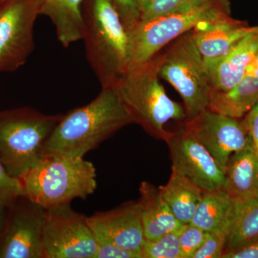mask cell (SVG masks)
<instances>
[{
  "label": "cell",
  "instance_id": "obj_1",
  "mask_svg": "<svg viewBox=\"0 0 258 258\" xmlns=\"http://www.w3.org/2000/svg\"><path fill=\"white\" fill-rule=\"evenodd\" d=\"M132 123L115 88H102L91 103L62 115L45 142L42 158L84 157Z\"/></svg>",
  "mask_w": 258,
  "mask_h": 258
},
{
  "label": "cell",
  "instance_id": "obj_2",
  "mask_svg": "<svg viewBox=\"0 0 258 258\" xmlns=\"http://www.w3.org/2000/svg\"><path fill=\"white\" fill-rule=\"evenodd\" d=\"M86 57L102 88L115 86L126 73L128 33L111 0H83Z\"/></svg>",
  "mask_w": 258,
  "mask_h": 258
},
{
  "label": "cell",
  "instance_id": "obj_3",
  "mask_svg": "<svg viewBox=\"0 0 258 258\" xmlns=\"http://www.w3.org/2000/svg\"><path fill=\"white\" fill-rule=\"evenodd\" d=\"M133 123L154 138L165 141L171 132L169 120L186 118L184 107L172 101L159 82L157 54L147 62L127 71L113 86Z\"/></svg>",
  "mask_w": 258,
  "mask_h": 258
},
{
  "label": "cell",
  "instance_id": "obj_4",
  "mask_svg": "<svg viewBox=\"0 0 258 258\" xmlns=\"http://www.w3.org/2000/svg\"><path fill=\"white\" fill-rule=\"evenodd\" d=\"M96 169L83 157H50L20 179L23 195L46 209L85 200L97 187Z\"/></svg>",
  "mask_w": 258,
  "mask_h": 258
},
{
  "label": "cell",
  "instance_id": "obj_5",
  "mask_svg": "<svg viewBox=\"0 0 258 258\" xmlns=\"http://www.w3.org/2000/svg\"><path fill=\"white\" fill-rule=\"evenodd\" d=\"M63 114L47 115L30 107L0 111V160L20 179L42 159V151Z\"/></svg>",
  "mask_w": 258,
  "mask_h": 258
},
{
  "label": "cell",
  "instance_id": "obj_6",
  "mask_svg": "<svg viewBox=\"0 0 258 258\" xmlns=\"http://www.w3.org/2000/svg\"><path fill=\"white\" fill-rule=\"evenodd\" d=\"M170 43L164 52L157 54L159 76L179 93L184 101V120H189L208 108L212 88L192 30Z\"/></svg>",
  "mask_w": 258,
  "mask_h": 258
},
{
  "label": "cell",
  "instance_id": "obj_7",
  "mask_svg": "<svg viewBox=\"0 0 258 258\" xmlns=\"http://www.w3.org/2000/svg\"><path fill=\"white\" fill-rule=\"evenodd\" d=\"M231 15L230 0H207L185 13L139 22L127 32L129 61L127 71L152 60L163 47L202 22ZM126 71V72H127Z\"/></svg>",
  "mask_w": 258,
  "mask_h": 258
},
{
  "label": "cell",
  "instance_id": "obj_8",
  "mask_svg": "<svg viewBox=\"0 0 258 258\" xmlns=\"http://www.w3.org/2000/svg\"><path fill=\"white\" fill-rule=\"evenodd\" d=\"M38 0H0V73L18 71L35 48Z\"/></svg>",
  "mask_w": 258,
  "mask_h": 258
},
{
  "label": "cell",
  "instance_id": "obj_9",
  "mask_svg": "<svg viewBox=\"0 0 258 258\" xmlns=\"http://www.w3.org/2000/svg\"><path fill=\"white\" fill-rule=\"evenodd\" d=\"M97 248L87 217L70 204L46 209L42 258H94Z\"/></svg>",
  "mask_w": 258,
  "mask_h": 258
},
{
  "label": "cell",
  "instance_id": "obj_10",
  "mask_svg": "<svg viewBox=\"0 0 258 258\" xmlns=\"http://www.w3.org/2000/svg\"><path fill=\"white\" fill-rule=\"evenodd\" d=\"M46 210L21 195L10 205L0 237V258H42Z\"/></svg>",
  "mask_w": 258,
  "mask_h": 258
},
{
  "label": "cell",
  "instance_id": "obj_11",
  "mask_svg": "<svg viewBox=\"0 0 258 258\" xmlns=\"http://www.w3.org/2000/svg\"><path fill=\"white\" fill-rule=\"evenodd\" d=\"M172 167L189 178L204 192L224 189L225 171L208 149L184 126L170 132L165 141Z\"/></svg>",
  "mask_w": 258,
  "mask_h": 258
},
{
  "label": "cell",
  "instance_id": "obj_12",
  "mask_svg": "<svg viewBox=\"0 0 258 258\" xmlns=\"http://www.w3.org/2000/svg\"><path fill=\"white\" fill-rule=\"evenodd\" d=\"M201 142L225 171L232 154L250 142L243 118L237 119L207 109L200 112L184 125Z\"/></svg>",
  "mask_w": 258,
  "mask_h": 258
},
{
  "label": "cell",
  "instance_id": "obj_13",
  "mask_svg": "<svg viewBox=\"0 0 258 258\" xmlns=\"http://www.w3.org/2000/svg\"><path fill=\"white\" fill-rule=\"evenodd\" d=\"M98 242H109L141 254L145 240L138 200L87 217Z\"/></svg>",
  "mask_w": 258,
  "mask_h": 258
},
{
  "label": "cell",
  "instance_id": "obj_14",
  "mask_svg": "<svg viewBox=\"0 0 258 258\" xmlns=\"http://www.w3.org/2000/svg\"><path fill=\"white\" fill-rule=\"evenodd\" d=\"M258 52V25L227 53L204 61V68L213 91H227L245 76Z\"/></svg>",
  "mask_w": 258,
  "mask_h": 258
},
{
  "label": "cell",
  "instance_id": "obj_15",
  "mask_svg": "<svg viewBox=\"0 0 258 258\" xmlns=\"http://www.w3.org/2000/svg\"><path fill=\"white\" fill-rule=\"evenodd\" d=\"M246 22L230 15L202 22L192 30L193 37L204 61L222 57L243 37L255 30Z\"/></svg>",
  "mask_w": 258,
  "mask_h": 258
},
{
  "label": "cell",
  "instance_id": "obj_16",
  "mask_svg": "<svg viewBox=\"0 0 258 258\" xmlns=\"http://www.w3.org/2000/svg\"><path fill=\"white\" fill-rule=\"evenodd\" d=\"M141 220L145 239L154 240L181 230L183 225L161 197L159 187L143 181L139 188Z\"/></svg>",
  "mask_w": 258,
  "mask_h": 258
},
{
  "label": "cell",
  "instance_id": "obj_17",
  "mask_svg": "<svg viewBox=\"0 0 258 258\" xmlns=\"http://www.w3.org/2000/svg\"><path fill=\"white\" fill-rule=\"evenodd\" d=\"M224 190L235 201L258 198V159L251 141L229 159Z\"/></svg>",
  "mask_w": 258,
  "mask_h": 258
},
{
  "label": "cell",
  "instance_id": "obj_18",
  "mask_svg": "<svg viewBox=\"0 0 258 258\" xmlns=\"http://www.w3.org/2000/svg\"><path fill=\"white\" fill-rule=\"evenodd\" d=\"M41 15L50 19L61 45L69 47L82 40L83 0H38Z\"/></svg>",
  "mask_w": 258,
  "mask_h": 258
},
{
  "label": "cell",
  "instance_id": "obj_19",
  "mask_svg": "<svg viewBox=\"0 0 258 258\" xmlns=\"http://www.w3.org/2000/svg\"><path fill=\"white\" fill-rule=\"evenodd\" d=\"M258 79L249 75L227 91L212 90L208 109L242 119L257 105Z\"/></svg>",
  "mask_w": 258,
  "mask_h": 258
},
{
  "label": "cell",
  "instance_id": "obj_20",
  "mask_svg": "<svg viewBox=\"0 0 258 258\" xmlns=\"http://www.w3.org/2000/svg\"><path fill=\"white\" fill-rule=\"evenodd\" d=\"M159 189L176 219L183 225L189 224L205 193L201 188L171 166L167 184Z\"/></svg>",
  "mask_w": 258,
  "mask_h": 258
},
{
  "label": "cell",
  "instance_id": "obj_21",
  "mask_svg": "<svg viewBox=\"0 0 258 258\" xmlns=\"http://www.w3.org/2000/svg\"><path fill=\"white\" fill-rule=\"evenodd\" d=\"M235 200L225 190L204 193L190 223L205 232L228 233Z\"/></svg>",
  "mask_w": 258,
  "mask_h": 258
},
{
  "label": "cell",
  "instance_id": "obj_22",
  "mask_svg": "<svg viewBox=\"0 0 258 258\" xmlns=\"http://www.w3.org/2000/svg\"><path fill=\"white\" fill-rule=\"evenodd\" d=\"M257 240L258 198L235 201L224 253Z\"/></svg>",
  "mask_w": 258,
  "mask_h": 258
},
{
  "label": "cell",
  "instance_id": "obj_23",
  "mask_svg": "<svg viewBox=\"0 0 258 258\" xmlns=\"http://www.w3.org/2000/svg\"><path fill=\"white\" fill-rule=\"evenodd\" d=\"M179 230L169 232L154 240L145 239L141 252L142 258H181Z\"/></svg>",
  "mask_w": 258,
  "mask_h": 258
},
{
  "label": "cell",
  "instance_id": "obj_24",
  "mask_svg": "<svg viewBox=\"0 0 258 258\" xmlns=\"http://www.w3.org/2000/svg\"><path fill=\"white\" fill-rule=\"evenodd\" d=\"M207 0H154L141 15L142 21L154 20L167 15L185 13L198 8Z\"/></svg>",
  "mask_w": 258,
  "mask_h": 258
},
{
  "label": "cell",
  "instance_id": "obj_25",
  "mask_svg": "<svg viewBox=\"0 0 258 258\" xmlns=\"http://www.w3.org/2000/svg\"><path fill=\"white\" fill-rule=\"evenodd\" d=\"M206 232L189 223L179 230V241L181 258H192L193 254L203 244Z\"/></svg>",
  "mask_w": 258,
  "mask_h": 258
},
{
  "label": "cell",
  "instance_id": "obj_26",
  "mask_svg": "<svg viewBox=\"0 0 258 258\" xmlns=\"http://www.w3.org/2000/svg\"><path fill=\"white\" fill-rule=\"evenodd\" d=\"M227 236L225 232H206L203 244L192 258H222Z\"/></svg>",
  "mask_w": 258,
  "mask_h": 258
},
{
  "label": "cell",
  "instance_id": "obj_27",
  "mask_svg": "<svg viewBox=\"0 0 258 258\" xmlns=\"http://www.w3.org/2000/svg\"><path fill=\"white\" fill-rule=\"evenodd\" d=\"M21 195H23L21 181L10 175L0 160V200L11 205Z\"/></svg>",
  "mask_w": 258,
  "mask_h": 258
},
{
  "label": "cell",
  "instance_id": "obj_28",
  "mask_svg": "<svg viewBox=\"0 0 258 258\" xmlns=\"http://www.w3.org/2000/svg\"><path fill=\"white\" fill-rule=\"evenodd\" d=\"M128 32L140 21L141 13L136 0H111Z\"/></svg>",
  "mask_w": 258,
  "mask_h": 258
},
{
  "label": "cell",
  "instance_id": "obj_29",
  "mask_svg": "<svg viewBox=\"0 0 258 258\" xmlns=\"http://www.w3.org/2000/svg\"><path fill=\"white\" fill-rule=\"evenodd\" d=\"M94 258H142V254L109 242H98Z\"/></svg>",
  "mask_w": 258,
  "mask_h": 258
},
{
  "label": "cell",
  "instance_id": "obj_30",
  "mask_svg": "<svg viewBox=\"0 0 258 258\" xmlns=\"http://www.w3.org/2000/svg\"><path fill=\"white\" fill-rule=\"evenodd\" d=\"M243 120L248 130L252 148L258 159V106H254L244 117Z\"/></svg>",
  "mask_w": 258,
  "mask_h": 258
},
{
  "label": "cell",
  "instance_id": "obj_31",
  "mask_svg": "<svg viewBox=\"0 0 258 258\" xmlns=\"http://www.w3.org/2000/svg\"><path fill=\"white\" fill-rule=\"evenodd\" d=\"M222 258H258V240L240 249L225 252Z\"/></svg>",
  "mask_w": 258,
  "mask_h": 258
},
{
  "label": "cell",
  "instance_id": "obj_32",
  "mask_svg": "<svg viewBox=\"0 0 258 258\" xmlns=\"http://www.w3.org/2000/svg\"><path fill=\"white\" fill-rule=\"evenodd\" d=\"M10 205L0 200V237H1L2 233H3V230H4Z\"/></svg>",
  "mask_w": 258,
  "mask_h": 258
},
{
  "label": "cell",
  "instance_id": "obj_33",
  "mask_svg": "<svg viewBox=\"0 0 258 258\" xmlns=\"http://www.w3.org/2000/svg\"><path fill=\"white\" fill-rule=\"evenodd\" d=\"M246 75H249V76H253L258 79V52L255 58L247 69Z\"/></svg>",
  "mask_w": 258,
  "mask_h": 258
},
{
  "label": "cell",
  "instance_id": "obj_34",
  "mask_svg": "<svg viewBox=\"0 0 258 258\" xmlns=\"http://www.w3.org/2000/svg\"><path fill=\"white\" fill-rule=\"evenodd\" d=\"M136 1H137V4L138 5L141 15H142L149 8V7L152 5L154 0H136Z\"/></svg>",
  "mask_w": 258,
  "mask_h": 258
},
{
  "label": "cell",
  "instance_id": "obj_35",
  "mask_svg": "<svg viewBox=\"0 0 258 258\" xmlns=\"http://www.w3.org/2000/svg\"><path fill=\"white\" fill-rule=\"evenodd\" d=\"M256 106H258V101H257V105H256Z\"/></svg>",
  "mask_w": 258,
  "mask_h": 258
}]
</instances>
